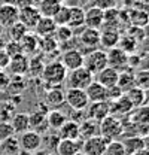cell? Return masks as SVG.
<instances>
[{"label":"cell","instance_id":"cell-34","mask_svg":"<svg viewBox=\"0 0 149 155\" xmlns=\"http://www.w3.org/2000/svg\"><path fill=\"white\" fill-rule=\"evenodd\" d=\"M69 118L64 115L61 110L58 109H51L46 112V121H48V127L52 128V130H58Z\"/></svg>","mask_w":149,"mask_h":155},{"label":"cell","instance_id":"cell-33","mask_svg":"<svg viewBox=\"0 0 149 155\" xmlns=\"http://www.w3.org/2000/svg\"><path fill=\"white\" fill-rule=\"evenodd\" d=\"M121 143L124 146L125 155H133L136 154L137 151L143 149V142H142L140 136H128L124 140H121Z\"/></svg>","mask_w":149,"mask_h":155},{"label":"cell","instance_id":"cell-12","mask_svg":"<svg viewBox=\"0 0 149 155\" xmlns=\"http://www.w3.org/2000/svg\"><path fill=\"white\" fill-rule=\"evenodd\" d=\"M60 63L64 66V69L67 72L74 70V69L84 66V54L79 49H67L60 57Z\"/></svg>","mask_w":149,"mask_h":155},{"label":"cell","instance_id":"cell-23","mask_svg":"<svg viewBox=\"0 0 149 155\" xmlns=\"http://www.w3.org/2000/svg\"><path fill=\"white\" fill-rule=\"evenodd\" d=\"M119 31L118 30H111V28H103L100 30V40H98V45H101L103 48L106 49H111L118 46V42H119Z\"/></svg>","mask_w":149,"mask_h":155},{"label":"cell","instance_id":"cell-45","mask_svg":"<svg viewBox=\"0 0 149 155\" xmlns=\"http://www.w3.org/2000/svg\"><path fill=\"white\" fill-rule=\"evenodd\" d=\"M5 52L9 55V58L14 57V55H18V54H22V51H21V45H19V42H15V40H11L8 45H6V48H5Z\"/></svg>","mask_w":149,"mask_h":155},{"label":"cell","instance_id":"cell-27","mask_svg":"<svg viewBox=\"0 0 149 155\" xmlns=\"http://www.w3.org/2000/svg\"><path fill=\"white\" fill-rule=\"evenodd\" d=\"M127 116L130 118V122L133 124L149 125V104H142L139 107H134Z\"/></svg>","mask_w":149,"mask_h":155},{"label":"cell","instance_id":"cell-7","mask_svg":"<svg viewBox=\"0 0 149 155\" xmlns=\"http://www.w3.org/2000/svg\"><path fill=\"white\" fill-rule=\"evenodd\" d=\"M106 54H108V67L115 69L116 72H122L128 69V54H125L118 46L108 49Z\"/></svg>","mask_w":149,"mask_h":155},{"label":"cell","instance_id":"cell-29","mask_svg":"<svg viewBox=\"0 0 149 155\" xmlns=\"http://www.w3.org/2000/svg\"><path fill=\"white\" fill-rule=\"evenodd\" d=\"M116 85L119 87V90H121L122 93H127L133 87H136V82H134V70L125 69V70L119 72V73H118V82H116Z\"/></svg>","mask_w":149,"mask_h":155},{"label":"cell","instance_id":"cell-36","mask_svg":"<svg viewBox=\"0 0 149 155\" xmlns=\"http://www.w3.org/2000/svg\"><path fill=\"white\" fill-rule=\"evenodd\" d=\"M127 98L131 101L133 107H139L142 104H145V93L143 90H140L139 87H133L131 90H128L127 93H124Z\"/></svg>","mask_w":149,"mask_h":155},{"label":"cell","instance_id":"cell-50","mask_svg":"<svg viewBox=\"0 0 149 155\" xmlns=\"http://www.w3.org/2000/svg\"><path fill=\"white\" fill-rule=\"evenodd\" d=\"M2 3H5V5H12V6H15V8H21V6L25 5V0H2Z\"/></svg>","mask_w":149,"mask_h":155},{"label":"cell","instance_id":"cell-20","mask_svg":"<svg viewBox=\"0 0 149 155\" xmlns=\"http://www.w3.org/2000/svg\"><path fill=\"white\" fill-rule=\"evenodd\" d=\"M19 45H21V51L24 55L30 57V55H35L37 51L40 49L39 46V38L33 33H25V36L19 40Z\"/></svg>","mask_w":149,"mask_h":155},{"label":"cell","instance_id":"cell-24","mask_svg":"<svg viewBox=\"0 0 149 155\" xmlns=\"http://www.w3.org/2000/svg\"><path fill=\"white\" fill-rule=\"evenodd\" d=\"M66 103V98H64V93L55 87V88H51L49 91H46L45 94V104L51 109H58L61 107L63 104Z\"/></svg>","mask_w":149,"mask_h":155},{"label":"cell","instance_id":"cell-5","mask_svg":"<svg viewBox=\"0 0 149 155\" xmlns=\"http://www.w3.org/2000/svg\"><path fill=\"white\" fill-rule=\"evenodd\" d=\"M19 142V148L21 151H25V152H36L40 149L42 143H43V139H42V134H39L33 130H27L24 133H21L18 137Z\"/></svg>","mask_w":149,"mask_h":155},{"label":"cell","instance_id":"cell-21","mask_svg":"<svg viewBox=\"0 0 149 155\" xmlns=\"http://www.w3.org/2000/svg\"><path fill=\"white\" fill-rule=\"evenodd\" d=\"M57 134L60 139H70V140H78L79 139V124L72 119H67L58 130Z\"/></svg>","mask_w":149,"mask_h":155},{"label":"cell","instance_id":"cell-6","mask_svg":"<svg viewBox=\"0 0 149 155\" xmlns=\"http://www.w3.org/2000/svg\"><path fill=\"white\" fill-rule=\"evenodd\" d=\"M64 98L72 110H85V107L90 103L85 90H78V88H67V91L64 93Z\"/></svg>","mask_w":149,"mask_h":155},{"label":"cell","instance_id":"cell-38","mask_svg":"<svg viewBox=\"0 0 149 155\" xmlns=\"http://www.w3.org/2000/svg\"><path fill=\"white\" fill-rule=\"evenodd\" d=\"M134 82L140 90H149V70L137 69L134 72Z\"/></svg>","mask_w":149,"mask_h":155},{"label":"cell","instance_id":"cell-18","mask_svg":"<svg viewBox=\"0 0 149 155\" xmlns=\"http://www.w3.org/2000/svg\"><path fill=\"white\" fill-rule=\"evenodd\" d=\"M57 28V24L54 22L52 18L48 17H40V19L37 21V24L35 25V35L37 38H48V36H54Z\"/></svg>","mask_w":149,"mask_h":155},{"label":"cell","instance_id":"cell-47","mask_svg":"<svg viewBox=\"0 0 149 155\" xmlns=\"http://www.w3.org/2000/svg\"><path fill=\"white\" fill-rule=\"evenodd\" d=\"M115 5H116V0H93V6L101 9V11L112 9V8H115Z\"/></svg>","mask_w":149,"mask_h":155},{"label":"cell","instance_id":"cell-22","mask_svg":"<svg viewBox=\"0 0 149 155\" xmlns=\"http://www.w3.org/2000/svg\"><path fill=\"white\" fill-rule=\"evenodd\" d=\"M85 94L88 97V101L94 103V101H106V88L98 84L97 81H93L87 88H85Z\"/></svg>","mask_w":149,"mask_h":155},{"label":"cell","instance_id":"cell-26","mask_svg":"<svg viewBox=\"0 0 149 155\" xmlns=\"http://www.w3.org/2000/svg\"><path fill=\"white\" fill-rule=\"evenodd\" d=\"M98 134V122L91 118H85L82 122H79V139L85 140L93 136Z\"/></svg>","mask_w":149,"mask_h":155},{"label":"cell","instance_id":"cell-14","mask_svg":"<svg viewBox=\"0 0 149 155\" xmlns=\"http://www.w3.org/2000/svg\"><path fill=\"white\" fill-rule=\"evenodd\" d=\"M28 60L30 58L24 54L14 55L9 60L8 69L11 70V73L14 76H24V75H27V70H28Z\"/></svg>","mask_w":149,"mask_h":155},{"label":"cell","instance_id":"cell-54","mask_svg":"<svg viewBox=\"0 0 149 155\" xmlns=\"http://www.w3.org/2000/svg\"><path fill=\"white\" fill-rule=\"evenodd\" d=\"M36 155H51L48 151H36Z\"/></svg>","mask_w":149,"mask_h":155},{"label":"cell","instance_id":"cell-42","mask_svg":"<svg viewBox=\"0 0 149 155\" xmlns=\"http://www.w3.org/2000/svg\"><path fill=\"white\" fill-rule=\"evenodd\" d=\"M103 155H125V151H124V146H122L121 140H111V142H108Z\"/></svg>","mask_w":149,"mask_h":155},{"label":"cell","instance_id":"cell-32","mask_svg":"<svg viewBox=\"0 0 149 155\" xmlns=\"http://www.w3.org/2000/svg\"><path fill=\"white\" fill-rule=\"evenodd\" d=\"M19 142H18V137L14 134L8 139H5L0 145V152L2 155H19Z\"/></svg>","mask_w":149,"mask_h":155},{"label":"cell","instance_id":"cell-44","mask_svg":"<svg viewBox=\"0 0 149 155\" xmlns=\"http://www.w3.org/2000/svg\"><path fill=\"white\" fill-rule=\"evenodd\" d=\"M14 128H12V125H11V122L9 121H0V140L3 142L5 139H8V137H11V136H14Z\"/></svg>","mask_w":149,"mask_h":155},{"label":"cell","instance_id":"cell-8","mask_svg":"<svg viewBox=\"0 0 149 155\" xmlns=\"http://www.w3.org/2000/svg\"><path fill=\"white\" fill-rule=\"evenodd\" d=\"M108 140L104 137H101L100 134L93 136L90 139L82 140V148L81 151L85 155H103L104 149H106Z\"/></svg>","mask_w":149,"mask_h":155},{"label":"cell","instance_id":"cell-37","mask_svg":"<svg viewBox=\"0 0 149 155\" xmlns=\"http://www.w3.org/2000/svg\"><path fill=\"white\" fill-rule=\"evenodd\" d=\"M128 17H130L131 25H134V27H142L143 28L149 22V14L143 12V11H139V9L131 11Z\"/></svg>","mask_w":149,"mask_h":155},{"label":"cell","instance_id":"cell-35","mask_svg":"<svg viewBox=\"0 0 149 155\" xmlns=\"http://www.w3.org/2000/svg\"><path fill=\"white\" fill-rule=\"evenodd\" d=\"M73 36H74V31L69 25H57L54 38H55V40L58 42V45H63V43L72 40Z\"/></svg>","mask_w":149,"mask_h":155},{"label":"cell","instance_id":"cell-10","mask_svg":"<svg viewBox=\"0 0 149 155\" xmlns=\"http://www.w3.org/2000/svg\"><path fill=\"white\" fill-rule=\"evenodd\" d=\"M39 19H40V14H39V11H37L36 6L24 5V6L19 8L18 22H21L27 30H33Z\"/></svg>","mask_w":149,"mask_h":155},{"label":"cell","instance_id":"cell-48","mask_svg":"<svg viewBox=\"0 0 149 155\" xmlns=\"http://www.w3.org/2000/svg\"><path fill=\"white\" fill-rule=\"evenodd\" d=\"M9 81H11V76L3 69H0V91H6V88L9 85Z\"/></svg>","mask_w":149,"mask_h":155},{"label":"cell","instance_id":"cell-46","mask_svg":"<svg viewBox=\"0 0 149 155\" xmlns=\"http://www.w3.org/2000/svg\"><path fill=\"white\" fill-rule=\"evenodd\" d=\"M122 94H124V93L119 90L118 85H113L111 88H106V101L112 103V101H115L116 98H119Z\"/></svg>","mask_w":149,"mask_h":155},{"label":"cell","instance_id":"cell-16","mask_svg":"<svg viewBox=\"0 0 149 155\" xmlns=\"http://www.w3.org/2000/svg\"><path fill=\"white\" fill-rule=\"evenodd\" d=\"M82 148V140H70V139H60L55 146L57 155H74Z\"/></svg>","mask_w":149,"mask_h":155},{"label":"cell","instance_id":"cell-57","mask_svg":"<svg viewBox=\"0 0 149 155\" xmlns=\"http://www.w3.org/2000/svg\"><path fill=\"white\" fill-rule=\"evenodd\" d=\"M0 145H2V140H0Z\"/></svg>","mask_w":149,"mask_h":155},{"label":"cell","instance_id":"cell-51","mask_svg":"<svg viewBox=\"0 0 149 155\" xmlns=\"http://www.w3.org/2000/svg\"><path fill=\"white\" fill-rule=\"evenodd\" d=\"M142 142H143V149L149 151V134H145L142 137Z\"/></svg>","mask_w":149,"mask_h":155},{"label":"cell","instance_id":"cell-25","mask_svg":"<svg viewBox=\"0 0 149 155\" xmlns=\"http://www.w3.org/2000/svg\"><path fill=\"white\" fill-rule=\"evenodd\" d=\"M118 73H119V72H116L115 69L106 67V69H103L101 72H98L94 78H95V81H97L98 84H101L104 88H111L113 85H116V82H118Z\"/></svg>","mask_w":149,"mask_h":155},{"label":"cell","instance_id":"cell-11","mask_svg":"<svg viewBox=\"0 0 149 155\" xmlns=\"http://www.w3.org/2000/svg\"><path fill=\"white\" fill-rule=\"evenodd\" d=\"M85 115H87V118H91L94 121L100 122L103 118L111 115V103L109 101L88 103V106L85 107Z\"/></svg>","mask_w":149,"mask_h":155},{"label":"cell","instance_id":"cell-15","mask_svg":"<svg viewBox=\"0 0 149 155\" xmlns=\"http://www.w3.org/2000/svg\"><path fill=\"white\" fill-rule=\"evenodd\" d=\"M46 112L48 110H36L31 115H28V121H30V130L36 131L39 134H43L49 130L48 127V121H46Z\"/></svg>","mask_w":149,"mask_h":155},{"label":"cell","instance_id":"cell-43","mask_svg":"<svg viewBox=\"0 0 149 155\" xmlns=\"http://www.w3.org/2000/svg\"><path fill=\"white\" fill-rule=\"evenodd\" d=\"M9 30V36H11V40H15V42H19L21 39L25 36V33H28V30L21 24V22H17L14 24L12 27L8 28Z\"/></svg>","mask_w":149,"mask_h":155},{"label":"cell","instance_id":"cell-39","mask_svg":"<svg viewBox=\"0 0 149 155\" xmlns=\"http://www.w3.org/2000/svg\"><path fill=\"white\" fill-rule=\"evenodd\" d=\"M69 17H70V6L61 5L60 9L55 12V15L52 17L54 22L57 25H67L69 24Z\"/></svg>","mask_w":149,"mask_h":155},{"label":"cell","instance_id":"cell-9","mask_svg":"<svg viewBox=\"0 0 149 155\" xmlns=\"http://www.w3.org/2000/svg\"><path fill=\"white\" fill-rule=\"evenodd\" d=\"M100 40V30L90 28V27H82L81 31L78 33V42L82 48H87L90 51L95 49L98 46Z\"/></svg>","mask_w":149,"mask_h":155},{"label":"cell","instance_id":"cell-56","mask_svg":"<svg viewBox=\"0 0 149 155\" xmlns=\"http://www.w3.org/2000/svg\"><path fill=\"white\" fill-rule=\"evenodd\" d=\"M74 155H85V154H84L82 151H79V152H76V154H74Z\"/></svg>","mask_w":149,"mask_h":155},{"label":"cell","instance_id":"cell-13","mask_svg":"<svg viewBox=\"0 0 149 155\" xmlns=\"http://www.w3.org/2000/svg\"><path fill=\"white\" fill-rule=\"evenodd\" d=\"M19 15V8H15L12 5H0V25L5 28L12 27L14 24L18 22Z\"/></svg>","mask_w":149,"mask_h":155},{"label":"cell","instance_id":"cell-3","mask_svg":"<svg viewBox=\"0 0 149 155\" xmlns=\"http://www.w3.org/2000/svg\"><path fill=\"white\" fill-rule=\"evenodd\" d=\"M84 67L95 76L98 72L108 67V54L103 49H93L84 57Z\"/></svg>","mask_w":149,"mask_h":155},{"label":"cell","instance_id":"cell-40","mask_svg":"<svg viewBox=\"0 0 149 155\" xmlns=\"http://www.w3.org/2000/svg\"><path fill=\"white\" fill-rule=\"evenodd\" d=\"M137 46V42L133 38H130L128 35H122L119 36V42H118V48L122 49L125 54H133L134 49Z\"/></svg>","mask_w":149,"mask_h":155},{"label":"cell","instance_id":"cell-4","mask_svg":"<svg viewBox=\"0 0 149 155\" xmlns=\"http://www.w3.org/2000/svg\"><path fill=\"white\" fill-rule=\"evenodd\" d=\"M94 81V76L91 72H88L84 66L78 67L74 70H70L66 76L67 88H78V90H85L91 82Z\"/></svg>","mask_w":149,"mask_h":155},{"label":"cell","instance_id":"cell-41","mask_svg":"<svg viewBox=\"0 0 149 155\" xmlns=\"http://www.w3.org/2000/svg\"><path fill=\"white\" fill-rule=\"evenodd\" d=\"M39 46L42 51L45 52H52L58 49V42L55 40L54 36H48V38H39Z\"/></svg>","mask_w":149,"mask_h":155},{"label":"cell","instance_id":"cell-53","mask_svg":"<svg viewBox=\"0 0 149 155\" xmlns=\"http://www.w3.org/2000/svg\"><path fill=\"white\" fill-rule=\"evenodd\" d=\"M133 155H149V151H146V149H140V151H137L136 154Z\"/></svg>","mask_w":149,"mask_h":155},{"label":"cell","instance_id":"cell-2","mask_svg":"<svg viewBox=\"0 0 149 155\" xmlns=\"http://www.w3.org/2000/svg\"><path fill=\"white\" fill-rule=\"evenodd\" d=\"M122 133H124V124L116 116L108 115L98 122V134L104 137L108 142L119 140Z\"/></svg>","mask_w":149,"mask_h":155},{"label":"cell","instance_id":"cell-49","mask_svg":"<svg viewBox=\"0 0 149 155\" xmlns=\"http://www.w3.org/2000/svg\"><path fill=\"white\" fill-rule=\"evenodd\" d=\"M9 55L5 52V51H0V69H5V67H8V64H9Z\"/></svg>","mask_w":149,"mask_h":155},{"label":"cell","instance_id":"cell-17","mask_svg":"<svg viewBox=\"0 0 149 155\" xmlns=\"http://www.w3.org/2000/svg\"><path fill=\"white\" fill-rule=\"evenodd\" d=\"M103 21H104V11L95 6H91L85 11V27L100 30L103 25Z\"/></svg>","mask_w":149,"mask_h":155},{"label":"cell","instance_id":"cell-19","mask_svg":"<svg viewBox=\"0 0 149 155\" xmlns=\"http://www.w3.org/2000/svg\"><path fill=\"white\" fill-rule=\"evenodd\" d=\"M133 109L134 107H133L131 101L127 98L125 94H122L119 98H116L115 101L111 103V115L116 116V118L118 116H127Z\"/></svg>","mask_w":149,"mask_h":155},{"label":"cell","instance_id":"cell-28","mask_svg":"<svg viewBox=\"0 0 149 155\" xmlns=\"http://www.w3.org/2000/svg\"><path fill=\"white\" fill-rule=\"evenodd\" d=\"M72 30L82 28L85 27V11L81 6H70V17H69V24Z\"/></svg>","mask_w":149,"mask_h":155},{"label":"cell","instance_id":"cell-31","mask_svg":"<svg viewBox=\"0 0 149 155\" xmlns=\"http://www.w3.org/2000/svg\"><path fill=\"white\" fill-rule=\"evenodd\" d=\"M60 3L57 0H40L37 3V11L40 14V17H48V18H52L55 15V12L60 9Z\"/></svg>","mask_w":149,"mask_h":155},{"label":"cell","instance_id":"cell-52","mask_svg":"<svg viewBox=\"0 0 149 155\" xmlns=\"http://www.w3.org/2000/svg\"><path fill=\"white\" fill-rule=\"evenodd\" d=\"M145 93V104H149V90H143Z\"/></svg>","mask_w":149,"mask_h":155},{"label":"cell","instance_id":"cell-30","mask_svg":"<svg viewBox=\"0 0 149 155\" xmlns=\"http://www.w3.org/2000/svg\"><path fill=\"white\" fill-rule=\"evenodd\" d=\"M11 125H12L15 134H21V133L30 130L28 115L27 114H15L14 116H11Z\"/></svg>","mask_w":149,"mask_h":155},{"label":"cell","instance_id":"cell-1","mask_svg":"<svg viewBox=\"0 0 149 155\" xmlns=\"http://www.w3.org/2000/svg\"><path fill=\"white\" fill-rule=\"evenodd\" d=\"M42 79L43 82L48 85V87H60L67 76V70L64 69V66L60 63V61H51L49 64H45L43 66V70H42Z\"/></svg>","mask_w":149,"mask_h":155},{"label":"cell","instance_id":"cell-55","mask_svg":"<svg viewBox=\"0 0 149 155\" xmlns=\"http://www.w3.org/2000/svg\"><path fill=\"white\" fill-rule=\"evenodd\" d=\"M57 2H58L60 5H64V2H66V0H57Z\"/></svg>","mask_w":149,"mask_h":155}]
</instances>
